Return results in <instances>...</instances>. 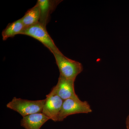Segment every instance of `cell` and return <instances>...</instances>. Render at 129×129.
Wrapping results in <instances>:
<instances>
[{
  "mask_svg": "<svg viewBox=\"0 0 129 129\" xmlns=\"http://www.w3.org/2000/svg\"><path fill=\"white\" fill-rule=\"evenodd\" d=\"M53 54L60 75L65 78L75 80L78 75L83 72V66L81 63L67 57L60 51Z\"/></svg>",
  "mask_w": 129,
  "mask_h": 129,
  "instance_id": "1",
  "label": "cell"
},
{
  "mask_svg": "<svg viewBox=\"0 0 129 129\" xmlns=\"http://www.w3.org/2000/svg\"><path fill=\"white\" fill-rule=\"evenodd\" d=\"M45 99L30 101L13 98L6 106L7 108L16 111L23 117L37 113H42Z\"/></svg>",
  "mask_w": 129,
  "mask_h": 129,
  "instance_id": "2",
  "label": "cell"
},
{
  "mask_svg": "<svg viewBox=\"0 0 129 129\" xmlns=\"http://www.w3.org/2000/svg\"><path fill=\"white\" fill-rule=\"evenodd\" d=\"M21 35L30 36L39 41L52 53L60 51L48 34L46 26L40 23L26 28Z\"/></svg>",
  "mask_w": 129,
  "mask_h": 129,
  "instance_id": "3",
  "label": "cell"
},
{
  "mask_svg": "<svg viewBox=\"0 0 129 129\" xmlns=\"http://www.w3.org/2000/svg\"><path fill=\"white\" fill-rule=\"evenodd\" d=\"M92 110L87 101H82L80 99H69L64 101L59 113L58 121L61 122L68 116L78 114H88Z\"/></svg>",
  "mask_w": 129,
  "mask_h": 129,
  "instance_id": "4",
  "label": "cell"
},
{
  "mask_svg": "<svg viewBox=\"0 0 129 129\" xmlns=\"http://www.w3.org/2000/svg\"><path fill=\"white\" fill-rule=\"evenodd\" d=\"M64 101L57 93L55 86L45 99L42 113L50 119L57 122L59 115Z\"/></svg>",
  "mask_w": 129,
  "mask_h": 129,
  "instance_id": "5",
  "label": "cell"
},
{
  "mask_svg": "<svg viewBox=\"0 0 129 129\" xmlns=\"http://www.w3.org/2000/svg\"><path fill=\"white\" fill-rule=\"evenodd\" d=\"M75 81L60 75L57 84L55 87L57 94L63 101L69 99H79L75 91Z\"/></svg>",
  "mask_w": 129,
  "mask_h": 129,
  "instance_id": "6",
  "label": "cell"
},
{
  "mask_svg": "<svg viewBox=\"0 0 129 129\" xmlns=\"http://www.w3.org/2000/svg\"><path fill=\"white\" fill-rule=\"evenodd\" d=\"M50 119L42 113H37L23 117L21 125L25 129H40Z\"/></svg>",
  "mask_w": 129,
  "mask_h": 129,
  "instance_id": "7",
  "label": "cell"
},
{
  "mask_svg": "<svg viewBox=\"0 0 129 129\" xmlns=\"http://www.w3.org/2000/svg\"><path fill=\"white\" fill-rule=\"evenodd\" d=\"M61 1L38 0L37 3L39 6L40 18L39 22L46 26L50 20L51 13L53 12Z\"/></svg>",
  "mask_w": 129,
  "mask_h": 129,
  "instance_id": "8",
  "label": "cell"
},
{
  "mask_svg": "<svg viewBox=\"0 0 129 129\" xmlns=\"http://www.w3.org/2000/svg\"><path fill=\"white\" fill-rule=\"evenodd\" d=\"M40 13L39 6L37 3L27 11L21 18L25 29L39 22Z\"/></svg>",
  "mask_w": 129,
  "mask_h": 129,
  "instance_id": "9",
  "label": "cell"
},
{
  "mask_svg": "<svg viewBox=\"0 0 129 129\" xmlns=\"http://www.w3.org/2000/svg\"><path fill=\"white\" fill-rule=\"evenodd\" d=\"M25 27L21 18L9 23L2 32V39L5 41L9 38L14 37L16 35L22 34Z\"/></svg>",
  "mask_w": 129,
  "mask_h": 129,
  "instance_id": "10",
  "label": "cell"
},
{
  "mask_svg": "<svg viewBox=\"0 0 129 129\" xmlns=\"http://www.w3.org/2000/svg\"><path fill=\"white\" fill-rule=\"evenodd\" d=\"M125 124L127 129H129V114L126 118Z\"/></svg>",
  "mask_w": 129,
  "mask_h": 129,
  "instance_id": "11",
  "label": "cell"
}]
</instances>
